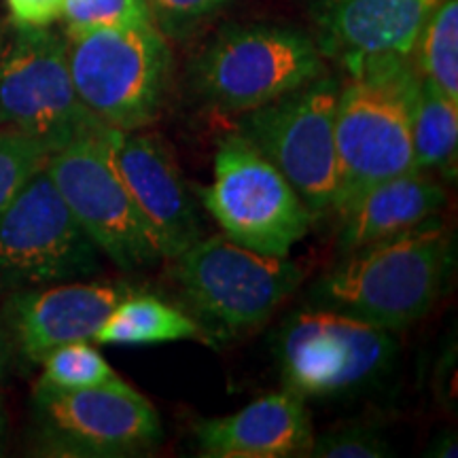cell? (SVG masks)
<instances>
[{"mask_svg":"<svg viewBox=\"0 0 458 458\" xmlns=\"http://www.w3.org/2000/svg\"><path fill=\"white\" fill-rule=\"evenodd\" d=\"M325 55L310 34L291 26H233L199 54L198 94L221 111L249 113L325 77Z\"/></svg>","mask_w":458,"mask_h":458,"instance_id":"5b68a950","label":"cell"},{"mask_svg":"<svg viewBox=\"0 0 458 458\" xmlns=\"http://www.w3.org/2000/svg\"><path fill=\"white\" fill-rule=\"evenodd\" d=\"M15 26H51L62 17L64 0H7Z\"/></svg>","mask_w":458,"mask_h":458,"instance_id":"484cf974","label":"cell"},{"mask_svg":"<svg viewBox=\"0 0 458 458\" xmlns=\"http://www.w3.org/2000/svg\"><path fill=\"white\" fill-rule=\"evenodd\" d=\"M202 202L229 240L274 257H289L314 221L276 165L238 131L216 145L215 179Z\"/></svg>","mask_w":458,"mask_h":458,"instance_id":"8992f818","label":"cell"},{"mask_svg":"<svg viewBox=\"0 0 458 458\" xmlns=\"http://www.w3.org/2000/svg\"><path fill=\"white\" fill-rule=\"evenodd\" d=\"M3 431H4V418H3V408H0V439H3Z\"/></svg>","mask_w":458,"mask_h":458,"instance_id":"f1b7e54d","label":"cell"},{"mask_svg":"<svg viewBox=\"0 0 458 458\" xmlns=\"http://www.w3.org/2000/svg\"><path fill=\"white\" fill-rule=\"evenodd\" d=\"M202 331L198 320L157 297L131 293L113 308L94 340L98 344H117V346H142V344L198 340L202 337Z\"/></svg>","mask_w":458,"mask_h":458,"instance_id":"d6986e66","label":"cell"},{"mask_svg":"<svg viewBox=\"0 0 458 458\" xmlns=\"http://www.w3.org/2000/svg\"><path fill=\"white\" fill-rule=\"evenodd\" d=\"M391 454V445L382 435L359 425L325 431L312 439L308 452V456L314 458H386Z\"/></svg>","mask_w":458,"mask_h":458,"instance_id":"cb8c5ba5","label":"cell"},{"mask_svg":"<svg viewBox=\"0 0 458 458\" xmlns=\"http://www.w3.org/2000/svg\"><path fill=\"white\" fill-rule=\"evenodd\" d=\"M172 261L199 327L223 334L261 325L303 280V270L289 257L257 253L225 233L199 238Z\"/></svg>","mask_w":458,"mask_h":458,"instance_id":"277c9868","label":"cell"},{"mask_svg":"<svg viewBox=\"0 0 458 458\" xmlns=\"http://www.w3.org/2000/svg\"><path fill=\"white\" fill-rule=\"evenodd\" d=\"M416 68L445 98L458 102V0H444L418 37Z\"/></svg>","mask_w":458,"mask_h":458,"instance_id":"ffe728a7","label":"cell"},{"mask_svg":"<svg viewBox=\"0 0 458 458\" xmlns=\"http://www.w3.org/2000/svg\"><path fill=\"white\" fill-rule=\"evenodd\" d=\"M66 34L156 24L147 0H64Z\"/></svg>","mask_w":458,"mask_h":458,"instance_id":"7402d4cb","label":"cell"},{"mask_svg":"<svg viewBox=\"0 0 458 458\" xmlns=\"http://www.w3.org/2000/svg\"><path fill=\"white\" fill-rule=\"evenodd\" d=\"M102 128L49 153L45 170L100 253L125 272L142 270L164 257L114 168Z\"/></svg>","mask_w":458,"mask_h":458,"instance_id":"9c48e42d","label":"cell"},{"mask_svg":"<svg viewBox=\"0 0 458 458\" xmlns=\"http://www.w3.org/2000/svg\"><path fill=\"white\" fill-rule=\"evenodd\" d=\"M452 261L454 233L435 215L344 255L312 284L310 301L314 308L397 331L420 320L442 297Z\"/></svg>","mask_w":458,"mask_h":458,"instance_id":"6da1fadb","label":"cell"},{"mask_svg":"<svg viewBox=\"0 0 458 458\" xmlns=\"http://www.w3.org/2000/svg\"><path fill=\"white\" fill-rule=\"evenodd\" d=\"M444 0H318V49L352 79H377L414 66L422 28Z\"/></svg>","mask_w":458,"mask_h":458,"instance_id":"4fadbf2b","label":"cell"},{"mask_svg":"<svg viewBox=\"0 0 458 458\" xmlns=\"http://www.w3.org/2000/svg\"><path fill=\"white\" fill-rule=\"evenodd\" d=\"M397 348L393 331L335 310L310 308L284 320L276 354L286 391L301 399H334L365 388L385 374Z\"/></svg>","mask_w":458,"mask_h":458,"instance_id":"ba28073f","label":"cell"},{"mask_svg":"<svg viewBox=\"0 0 458 458\" xmlns=\"http://www.w3.org/2000/svg\"><path fill=\"white\" fill-rule=\"evenodd\" d=\"M4 369H7V348H4L3 340H0V377H3Z\"/></svg>","mask_w":458,"mask_h":458,"instance_id":"83f0119b","label":"cell"},{"mask_svg":"<svg viewBox=\"0 0 458 458\" xmlns=\"http://www.w3.org/2000/svg\"><path fill=\"white\" fill-rule=\"evenodd\" d=\"M456 454L458 452H456L454 431H445L442 435H437V437L431 442V445H428V452H427V456H442V458H448V456L454 458Z\"/></svg>","mask_w":458,"mask_h":458,"instance_id":"4316f807","label":"cell"},{"mask_svg":"<svg viewBox=\"0 0 458 458\" xmlns=\"http://www.w3.org/2000/svg\"><path fill=\"white\" fill-rule=\"evenodd\" d=\"M418 83L420 72L408 66L380 79H352L340 88L331 213H344L377 182L418 170L410 130V102Z\"/></svg>","mask_w":458,"mask_h":458,"instance_id":"3957f363","label":"cell"},{"mask_svg":"<svg viewBox=\"0 0 458 458\" xmlns=\"http://www.w3.org/2000/svg\"><path fill=\"white\" fill-rule=\"evenodd\" d=\"M410 130L414 162L420 172H442L456 176L458 153V102L420 77L410 102Z\"/></svg>","mask_w":458,"mask_h":458,"instance_id":"ac0fdd59","label":"cell"},{"mask_svg":"<svg viewBox=\"0 0 458 458\" xmlns=\"http://www.w3.org/2000/svg\"><path fill=\"white\" fill-rule=\"evenodd\" d=\"M43 448L60 456H140L164 439L157 410L122 377L64 393H34Z\"/></svg>","mask_w":458,"mask_h":458,"instance_id":"8fae6325","label":"cell"},{"mask_svg":"<svg viewBox=\"0 0 458 458\" xmlns=\"http://www.w3.org/2000/svg\"><path fill=\"white\" fill-rule=\"evenodd\" d=\"M136 293L131 286L57 284L28 291L11 301V327L21 352L43 360L51 351L72 342H89L119 301Z\"/></svg>","mask_w":458,"mask_h":458,"instance_id":"9a60e30c","label":"cell"},{"mask_svg":"<svg viewBox=\"0 0 458 458\" xmlns=\"http://www.w3.org/2000/svg\"><path fill=\"white\" fill-rule=\"evenodd\" d=\"M445 189L414 170L368 189L340 213L337 249L342 255L425 223L445 206Z\"/></svg>","mask_w":458,"mask_h":458,"instance_id":"e0dca14e","label":"cell"},{"mask_svg":"<svg viewBox=\"0 0 458 458\" xmlns=\"http://www.w3.org/2000/svg\"><path fill=\"white\" fill-rule=\"evenodd\" d=\"M68 64L83 106L114 130H142L162 113L172 51L156 24L66 34Z\"/></svg>","mask_w":458,"mask_h":458,"instance_id":"7a4b0ae2","label":"cell"},{"mask_svg":"<svg viewBox=\"0 0 458 458\" xmlns=\"http://www.w3.org/2000/svg\"><path fill=\"white\" fill-rule=\"evenodd\" d=\"M100 249L74 219L47 170H38L0 210V278L47 284L89 276Z\"/></svg>","mask_w":458,"mask_h":458,"instance_id":"7c38bea8","label":"cell"},{"mask_svg":"<svg viewBox=\"0 0 458 458\" xmlns=\"http://www.w3.org/2000/svg\"><path fill=\"white\" fill-rule=\"evenodd\" d=\"M0 123L49 153L100 125L74 89L66 38L49 26H17L0 55Z\"/></svg>","mask_w":458,"mask_h":458,"instance_id":"30bf717a","label":"cell"},{"mask_svg":"<svg viewBox=\"0 0 458 458\" xmlns=\"http://www.w3.org/2000/svg\"><path fill=\"white\" fill-rule=\"evenodd\" d=\"M49 151L41 142L15 130H0V210L7 208L20 189L47 164Z\"/></svg>","mask_w":458,"mask_h":458,"instance_id":"603a6c76","label":"cell"},{"mask_svg":"<svg viewBox=\"0 0 458 458\" xmlns=\"http://www.w3.org/2000/svg\"><path fill=\"white\" fill-rule=\"evenodd\" d=\"M147 3L153 20L165 28H181L219 13L233 0H147Z\"/></svg>","mask_w":458,"mask_h":458,"instance_id":"d4e9b609","label":"cell"},{"mask_svg":"<svg viewBox=\"0 0 458 458\" xmlns=\"http://www.w3.org/2000/svg\"><path fill=\"white\" fill-rule=\"evenodd\" d=\"M111 157L164 259H174L202 238L196 202L162 140L140 130L105 125Z\"/></svg>","mask_w":458,"mask_h":458,"instance_id":"5bb4252c","label":"cell"},{"mask_svg":"<svg viewBox=\"0 0 458 458\" xmlns=\"http://www.w3.org/2000/svg\"><path fill=\"white\" fill-rule=\"evenodd\" d=\"M340 81L325 77L246 113L238 134L276 165L312 219L329 215L337 187L335 106Z\"/></svg>","mask_w":458,"mask_h":458,"instance_id":"52a82bcc","label":"cell"},{"mask_svg":"<svg viewBox=\"0 0 458 458\" xmlns=\"http://www.w3.org/2000/svg\"><path fill=\"white\" fill-rule=\"evenodd\" d=\"M43 376L34 393H64L117 380L106 359L89 342H72L51 351L43 360Z\"/></svg>","mask_w":458,"mask_h":458,"instance_id":"44dd1931","label":"cell"},{"mask_svg":"<svg viewBox=\"0 0 458 458\" xmlns=\"http://www.w3.org/2000/svg\"><path fill=\"white\" fill-rule=\"evenodd\" d=\"M312 439L306 403L286 388L196 427L198 450L208 458H301Z\"/></svg>","mask_w":458,"mask_h":458,"instance_id":"2e32d148","label":"cell"}]
</instances>
